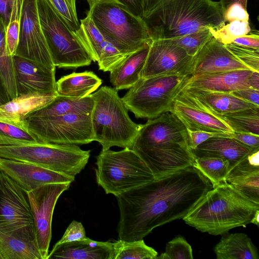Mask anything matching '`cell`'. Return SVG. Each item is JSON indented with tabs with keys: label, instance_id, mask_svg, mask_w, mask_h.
I'll use <instances>...</instances> for the list:
<instances>
[{
	"label": "cell",
	"instance_id": "obj_57",
	"mask_svg": "<svg viewBox=\"0 0 259 259\" xmlns=\"http://www.w3.org/2000/svg\"><path fill=\"white\" fill-rule=\"evenodd\" d=\"M258 217H259V210H257L256 211V212L255 213V214H254L253 218L252 219L251 223H252L256 226H258V225H259Z\"/></svg>",
	"mask_w": 259,
	"mask_h": 259
},
{
	"label": "cell",
	"instance_id": "obj_11",
	"mask_svg": "<svg viewBox=\"0 0 259 259\" xmlns=\"http://www.w3.org/2000/svg\"><path fill=\"white\" fill-rule=\"evenodd\" d=\"M28 130L40 141L59 144H87L95 141L91 114L48 117H27Z\"/></svg>",
	"mask_w": 259,
	"mask_h": 259
},
{
	"label": "cell",
	"instance_id": "obj_10",
	"mask_svg": "<svg viewBox=\"0 0 259 259\" xmlns=\"http://www.w3.org/2000/svg\"><path fill=\"white\" fill-rule=\"evenodd\" d=\"M41 30L53 63L60 68L75 69L93 61L86 49L47 0H36Z\"/></svg>",
	"mask_w": 259,
	"mask_h": 259
},
{
	"label": "cell",
	"instance_id": "obj_33",
	"mask_svg": "<svg viewBox=\"0 0 259 259\" xmlns=\"http://www.w3.org/2000/svg\"><path fill=\"white\" fill-rule=\"evenodd\" d=\"M112 244V259H156L158 255L157 251L147 246L143 239L131 241L119 239Z\"/></svg>",
	"mask_w": 259,
	"mask_h": 259
},
{
	"label": "cell",
	"instance_id": "obj_40",
	"mask_svg": "<svg viewBox=\"0 0 259 259\" xmlns=\"http://www.w3.org/2000/svg\"><path fill=\"white\" fill-rule=\"evenodd\" d=\"M53 9L74 32L79 28L80 23L76 10V0H47Z\"/></svg>",
	"mask_w": 259,
	"mask_h": 259
},
{
	"label": "cell",
	"instance_id": "obj_35",
	"mask_svg": "<svg viewBox=\"0 0 259 259\" xmlns=\"http://www.w3.org/2000/svg\"><path fill=\"white\" fill-rule=\"evenodd\" d=\"M39 142L28 131L14 123L0 120V145H21Z\"/></svg>",
	"mask_w": 259,
	"mask_h": 259
},
{
	"label": "cell",
	"instance_id": "obj_52",
	"mask_svg": "<svg viewBox=\"0 0 259 259\" xmlns=\"http://www.w3.org/2000/svg\"><path fill=\"white\" fill-rule=\"evenodd\" d=\"M15 0H0V19L7 27L14 5Z\"/></svg>",
	"mask_w": 259,
	"mask_h": 259
},
{
	"label": "cell",
	"instance_id": "obj_34",
	"mask_svg": "<svg viewBox=\"0 0 259 259\" xmlns=\"http://www.w3.org/2000/svg\"><path fill=\"white\" fill-rule=\"evenodd\" d=\"M193 166L210 181L213 188L226 182L229 171L228 161L213 157L196 158Z\"/></svg>",
	"mask_w": 259,
	"mask_h": 259
},
{
	"label": "cell",
	"instance_id": "obj_12",
	"mask_svg": "<svg viewBox=\"0 0 259 259\" xmlns=\"http://www.w3.org/2000/svg\"><path fill=\"white\" fill-rule=\"evenodd\" d=\"M0 232L35 237L27 193L1 169Z\"/></svg>",
	"mask_w": 259,
	"mask_h": 259
},
{
	"label": "cell",
	"instance_id": "obj_19",
	"mask_svg": "<svg viewBox=\"0 0 259 259\" xmlns=\"http://www.w3.org/2000/svg\"><path fill=\"white\" fill-rule=\"evenodd\" d=\"M241 69H249L212 37L193 57L192 75Z\"/></svg>",
	"mask_w": 259,
	"mask_h": 259
},
{
	"label": "cell",
	"instance_id": "obj_25",
	"mask_svg": "<svg viewBox=\"0 0 259 259\" xmlns=\"http://www.w3.org/2000/svg\"><path fill=\"white\" fill-rule=\"evenodd\" d=\"M150 43L127 55L110 71V81L116 90L129 89L142 77Z\"/></svg>",
	"mask_w": 259,
	"mask_h": 259
},
{
	"label": "cell",
	"instance_id": "obj_3",
	"mask_svg": "<svg viewBox=\"0 0 259 259\" xmlns=\"http://www.w3.org/2000/svg\"><path fill=\"white\" fill-rule=\"evenodd\" d=\"M151 40L170 39L226 24L219 2L162 0L142 19Z\"/></svg>",
	"mask_w": 259,
	"mask_h": 259
},
{
	"label": "cell",
	"instance_id": "obj_17",
	"mask_svg": "<svg viewBox=\"0 0 259 259\" xmlns=\"http://www.w3.org/2000/svg\"><path fill=\"white\" fill-rule=\"evenodd\" d=\"M0 169L11 177L26 192L52 183H70L69 176L27 162L0 157Z\"/></svg>",
	"mask_w": 259,
	"mask_h": 259
},
{
	"label": "cell",
	"instance_id": "obj_14",
	"mask_svg": "<svg viewBox=\"0 0 259 259\" xmlns=\"http://www.w3.org/2000/svg\"><path fill=\"white\" fill-rule=\"evenodd\" d=\"M15 55L56 70L43 34L36 0H23L19 38Z\"/></svg>",
	"mask_w": 259,
	"mask_h": 259
},
{
	"label": "cell",
	"instance_id": "obj_21",
	"mask_svg": "<svg viewBox=\"0 0 259 259\" xmlns=\"http://www.w3.org/2000/svg\"><path fill=\"white\" fill-rule=\"evenodd\" d=\"M57 95L36 93L18 95L0 105V120L14 123L28 131L25 119L31 113L49 104Z\"/></svg>",
	"mask_w": 259,
	"mask_h": 259
},
{
	"label": "cell",
	"instance_id": "obj_50",
	"mask_svg": "<svg viewBox=\"0 0 259 259\" xmlns=\"http://www.w3.org/2000/svg\"><path fill=\"white\" fill-rule=\"evenodd\" d=\"M231 43L259 50L258 32L237 37Z\"/></svg>",
	"mask_w": 259,
	"mask_h": 259
},
{
	"label": "cell",
	"instance_id": "obj_1",
	"mask_svg": "<svg viewBox=\"0 0 259 259\" xmlns=\"http://www.w3.org/2000/svg\"><path fill=\"white\" fill-rule=\"evenodd\" d=\"M212 189L210 181L191 166L115 196L119 239H142L154 228L183 219Z\"/></svg>",
	"mask_w": 259,
	"mask_h": 259
},
{
	"label": "cell",
	"instance_id": "obj_37",
	"mask_svg": "<svg viewBox=\"0 0 259 259\" xmlns=\"http://www.w3.org/2000/svg\"><path fill=\"white\" fill-rule=\"evenodd\" d=\"M212 37L209 28H207L183 36L164 40L179 46L189 56L194 57Z\"/></svg>",
	"mask_w": 259,
	"mask_h": 259
},
{
	"label": "cell",
	"instance_id": "obj_44",
	"mask_svg": "<svg viewBox=\"0 0 259 259\" xmlns=\"http://www.w3.org/2000/svg\"><path fill=\"white\" fill-rule=\"evenodd\" d=\"M259 171V149L255 150L231 169L226 179Z\"/></svg>",
	"mask_w": 259,
	"mask_h": 259
},
{
	"label": "cell",
	"instance_id": "obj_27",
	"mask_svg": "<svg viewBox=\"0 0 259 259\" xmlns=\"http://www.w3.org/2000/svg\"><path fill=\"white\" fill-rule=\"evenodd\" d=\"M102 83L101 79L92 71L73 72L56 81V91L61 96L82 98L96 91Z\"/></svg>",
	"mask_w": 259,
	"mask_h": 259
},
{
	"label": "cell",
	"instance_id": "obj_38",
	"mask_svg": "<svg viewBox=\"0 0 259 259\" xmlns=\"http://www.w3.org/2000/svg\"><path fill=\"white\" fill-rule=\"evenodd\" d=\"M209 30L213 37L227 45L232 42L237 37L248 34L251 31V28L248 21L234 20L220 29L209 28Z\"/></svg>",
	"mask_w": 259,
	"mask_h": 259
},
{
	"label": "cell",
	"instance_id": "obj_20",
	"mask_svg": "<svg viewBox=\"0 0 259 259\" xmlns=\"http://www.w3.org/2000/svg\"><path fill=\"white\" fill-rule=\"evenodd\" d=\"M253 71L241 69L192 75L184 89L232 93L250 88L249 80Z\"/></svg>",
	"mask_w": 259,
	"mask_h": 259
},
{
	"label": "cell",
	"instance_id": "obj_31",
	"mask_svg": "<svg viewBox=\"0 0 259 259\" xmlns=\"http://www.w3.org/2000/svg\"><path fill=\"white\" fill-rule=\"evenodd\" d=\"M74 33L90 55L93 61L97 62L107 40L89 14L80 20L79 28Z\"/></svg>",
	"mask_w": 259,
	"mask_h": 259
},
{
	"label": "cell",
	"instance_id": "obj_16",
	"mask_svg": "<svg viewBox=\"0 0 259 259\" xmlns=\"http://www.w3.org/2000/svg\"><path fill=\"white\" fill-rule=\"evenodd\" d=\"M169 112L174 114L187 130L215 133H234L221 116L214 114L182 90Z\"/></svg>",
	"mask_w": 259,
	"mask_h": 259
},
{
	"label": "cell",
	"instance_id": "obj_59",
	"mask_svg": "<svg viewBox=\"0 0 259 259\" xmlns=\"http://www.w3.org/2000/svg\"><path fill=\"white\" fill-rule=\"evenodd\" d=\"M0 259H2V257L1 255H0Z\"/></svg>",
	"mask_w": 259,
	"mask_h": 259
},
{
	"label": "cell",
	"instance_id": "obj_29",
	"mask_svg": "<svg viewBox=\"0 0 259 259\" xmlns=\"http://www.w3.org/2000/svg\"><path fill=\"white\" fill-rule=\"evenodd\" d=\"M94 100L91 94L82 98L57 95L44 107L31 113L28 117H48L69 114H91Z\"/></svg>",
	"mask_w": 259,
	"mask_h": 259
},
{
	"label": "cell",
	"instance_id": "obj_55",
	"mask_svg": "<svg viewBox=\"0 0 259 259\" xmlns=\"http://www.w3.org/2000/svg\"><path fill=\"white\" fill-rule=\"evenodd\" d=\"M249 87L259 90V72L253 71L249 80Z\"/></svg>",
	"mask_w": 259,
	"mask_h": 259
},
{
	"label": "cell",
	"instance_id": "obj_22",
	"mask_svg": "<svg viewBox=\"0 0 259 259\" xmlns=\"http://www.w3.org/2000/svg\"><path fill=\"white\" fill-rule=\"evenodd\" d=\"M191 150L196 158L213 157L228 161L230 170L257 149L246 147L234 138L217 137L210 138Z\"/></svg>",
	"mask_w": 259,
	"mask_h": 259
},
{
	"label": "cell",
	"instance_id": "obj_46",
	"mask_svg": "<svg viewBox=\"0 0 259 259\" xmlns=\"http://www.w3.org/2000/svg\"><path fill=\"white\" fill-rule=\"evenodd\" d=\"M89 238L85 236V229L80 222L73 221L68 226L62 238L56 243L84 241Z\"/></svg>",
	"mask_w": 259,
	"mask_h": 259
},
{
	"label": "cell",
	"instance_id": "obj_36",
	"mask_svg": "<svg viewBox=\"0 0 259 259\" xmlns=\"http://www.w3.org/2000/svg\"><path fill=\"white\" fill-rule=\"evenodd\" d=\"M226 182L247 199L259 205V171L228 179Z\"/></svg>",
	"mask_w": 259,
	"mask_h": 259
},
{
	"label": "cell",
	"instance_id": "obj_26",
	"mask_svg": "<svg viewBox=\"0 0 259 259\" xmlns=\"http://www.w3.org/2000/svg\"><path fill=\"white\" fill-rule=\"evenodd\" d=\"M222 235L213 248L217 259H259L257 249L247 234L226 232Z\"/></svg>",
	"mask_w": 259,
	"mask_h": 259
},
{
	"label": "cell",
	"instance_id": "obj_5",
	"mask_svg": "<svg viewBox=\"0 0 259 259\" xmlns=\"http://www.w3.org/2000/svg\"><path fill=\"white\" fill-rule=\"evenodd\" d=\"M91 95L94 100L91 113L93 132L102 150L113 146L131 149L142 124L130 118L118 91L103 86Z\"/></svg>",
	"mask_w": 259,
	"mask_h": 259
},
{
	"label": "cell",
	"instance_id": "obj_13",
	"mask_svg": "<svg viewBox=\"0 0 259 259\" xmlns=\"http://www.w3.org/2000/svg\"><path fill=\"white\" fill-rule=\"evenodd\" d=\"M70 183H52L26 192L33 218L35 238L42 259H47L52 238V221L57 201Z\"/></svg>",
	"mask_w": 259,
	"mask_h": 259
},
{
	"label": "cell",
	"instance_id": "obj_54",
	"mask_svg": "<svg viewBox=\"0 0 259 259\" xmlns=\"http://www.w3.org/2000/svg\"><path fill=\"white\" fill-rule=\"evenodd\" d=\"M162 0H144L143 18L148 15Z\"/></svg>",
	"mask_w": 259,
	"mask_h": 259
},
{
	"label": "cell",
	"instance_id": "obj_23",
	"mask_svg": "<svg viewBox=\"0 0 259 259\" xmlns=\"http://www.w3.org/2000/svg\"><path fill=\"white\" fill-rule=\"evenodd\" d=\"M112 243L93 240L55 244L49 253L47 259H112Z\"/></svg>",
	"mask_w": 259,
	"mask_h": 259
},
{
	"label": "cell",
	"instance_id": "obj_49",
	"mask_svg": "<svg viewBox=\"0 0 259 259\" xmlns=\"http://www.w3.org/2000/svg\"><path fill=\"white\" fill-rule=\"evenodd\" d=\"M233 138L251 149H259V135H258L234 133Z\"/></svg>",
	"mask_w": 259,
	"mask_h": 259
},
{
	"label": "cell",
	"instance_id": "obj_8",
	"mask_svg": "<svg viewBox=\"0 0 259 259\" xmlns=\"http://www.w3.org/2000/svg\"><path fill=\"white\" fill-rule=\"evenodd\" d=\"M96 159V181L106 194L116 196L155 180L145 162L131 148L102 150Z\"/></svg>",
	"mask_w": 259,
	"mask_h": 259
},
{
	"label": "cell",
	"instance_id": "obj_58",
	"mask_svg": "<svg viewBox=\"0 0 259 259\" xmlns=\"http://www.w3.org/2000/svg\"><path fill=\"white\" fill-rule=\"evenodd\" d=\"M100 1H102V0H87V1L88 2L89 5H90V4H91L92 3H95V2H97ZM115 1H118L117 0H115Z\"/></svg>",
	"mask_w": 259,
	"mask_h": 259
},
{
	"label": "cell",
	"instance_id": "obj_2",
	"mask_svg": "<svg viewBox=\"0 0 259 259\" xmlns=\"http://www.w3.org/2000/svg\"><path fill=\"white\" fill-rule=\"evenodd\" d=\"M131 149L155 180L193 166L196 159L189 146L187 129L169 111L142 124Z\"/></svg>",
	"mask_w": 259,
	"mask_h": 259
},
{
	"label": "cell",
	"instance_id": "obj_51",
	"mask_svg": "<svg viewBox=\"0 0 259 259\" xmlns=\"http://www.w3.org/2000/svg\"><path fill=\"white\" fill-rule=\"evenodd\" d=\"M136 16L143 19L144 0H117Z\"/></svg>",
	"mask_w": 259,
	"mask_h": 259
},
{
	"label": "cell",
	"instance_id": "obj_9",
	"mask_svg": "<svg viewBox=\"0 0 259 259\" xmlns=\"http://www.w3.org/2000/svg\"><path fill=\"white\" fill-rule=\"evenodd\" d=\"M91 150L77 145L39 142L21 145H0V157L31 163L75 177L88 162Z\"/></svg>",
	"mask_w": 259,
	"mask_h": 259
},
{
	"label": "cell",
	"instance_id": "obj_30",
	"mask_svg": "<svg viewBox=\"0 0 259 259\" xmlns=\"http://www.w3.org/2000/svg\"><path fill=\"white\" fill-rule=\"evenodd\" d=\"M0 78L9 101L18 96L13 58L8 52L6 27L0 19Z\"/></svg>",
	"mask_w": 259,
	"mask_h": 259
},
{
	"label": "cell",
	"instance_id": "obj_15",
	"mask_svg": "<svg viewBox=\"0 0 259 259\" xmlns=\"http://www.w3.org/2000/svg\"><path fill=\"white\" fill-rule=\"evenodd\" d=\"M193 57L166 40H152L142 77L160 75L192 74Z\"/></svg>",
	"mask_w": 259,
	"mask_h": 259
},
{
	"label": "cell",
	"instance_id": "obj_6",
	"mask_svg": "<svg viewBox=\"0 0 259 259\" xmlns=\"http://www.w3.org/2000/svg\"><path fill=\"white\" fill-rule=\"evenodd\" d=\"M90 5L88 13L104 36L127 56L151 42L143 20L115 0H102Z\"/></svg>",
	"mask_w": 259,
	"mask_h": 259
},
{
	"label": "cell",
	"instance_id": "obj_53",
	"mask_svg": "<svg viewBox=\"0 0 259 259\" xmlns=\"http://www.w3.org/2000/svg\"><path fill=\"white\" fill-rule=\"evenodd\" d=\"M219 3L224 13L231 5L234 3H239L244 9H247V0H220Z\"/></svg>",
	"mask_w": 259,
	"mask_h": 259
},
{
	"label": "cell",
	"instance_id": "obj_32",
	"mask_svg": "<svg viewBox=\"0 0 259 259\" xmlns=\"http://www.w3.org/2000/svg\"><path fill=\"white\" fill-rule=\"evenodd\" d=\"M236 133L259 135V106L221 116Z\"/></svg>",
	"mask_w": 259,
	"mask_h": 259
},
{
	"label": "cell",
	"instance_id": "obj_18",
	"mask_svg": "<svg viewBox=\"0 0 259 259\" xmlns=\"http://www.w3.org/2000/svg\"><path fill=\"white\" fill-rule=\"evenodd\" d=\"M13 58L18 96L35 93L58 95L56 70L16 55Z\"/></svg>",
	"mask_w": 259,
	"mask_h": 259
},
{
	"label": "cell",
	"instance_id": "obj_42",
	"mask_svg": "<svg viewBox=\"0 0 259 259\" xmlns=\"http://www.w3.org/2000/svg\"><path fill=\"white\" fill-rule=\"evenodd\" d=\"M225 45L228 50L249 69L259 72V50L234 43Z\"/></svg>",
	"mask_w": 259,
	"mask_h": 259
},
{
	"label": "cell",
	"instance_id": "obj_7",
	"mask_svg": "<svg viewBox=\"0 0 259 259\" xmlns=\"http://www.w3.org/2000/svg\"><path fill=\"white\" fill-rule=\"evenodd\" d=\"M191 75H160L141 77L121 99L137 118H155L170 111L177 96Z\"/></svg>",
	"mask_w": 259,
	"mask_h": 259
},
{
	"label": "cell",
	"instance_id": "obj_41",
	"mask_svg": "<svg viewBox=\"0 0 259 259\" xmlns=\"http://www.w3.org/2000/svg\"><path fill=\"white\" fill-rule=\"evenodd\" d=\"M191 245L181 235L175 236L169 241L165 247V252L156 258L158 259H192Z\"/></svg>",
	"mask_w": 259,
	"mask_h": 259
},
{
	"label": "cell",
	"instance_id": "obj_56",
	"mask_svg": "<svg viewBox=\"0 0 259 259\" xmlns=\"http://www.w3.org/2000/svg\"><path fill=\"white\" fill-rule=\"evenodd\" d=\"M8 101L9 100L3 87L0 78V105L3 104Z\"/></svg>",
	"mask_w": 259,
	"mask_h": 259
},
{
	"label": "cell",
	"instance_id": "obj_47",
	"mask_svg": "<svg viewBox=\"0 0 259 259\" xmlns=\"http://www.w3.org/2000/svg\"><path fill=\"white\" fill-rule=\"evenodd\" d=\"M224 17L225 21L229 22L234 20H249V14L247 9H244L239 3L231 5L224 13Z\"/></svg>",
	"mask_w": 259,
	"mask_h": 259
},
{
	"label": "cell",
	"instance_id": "obj_48",
	"mask_svg": "<svg viewBox=\"0 0 259 259\" xmlns=\"http://www.w3.org/2000/svg\"><path fill=\"white\" fill-rule=\"evenodd\" d=\"M231 93L241 99L259 106V90L248 88Z\"/></svg>",
	"mask_w": 259,
	"mask_h": 259
},
{
	"label": "cell",
	"instance_id": "obj_28",
	"mask_svg": "<svg viewBox=\"0 0 259 259\" xmlns=\"http://www.w3.org/2000/svg\"><path fill=\"white\" fill-rule=\"evenodd\" d=\"M2 259H42L35 237L0 232Z\"/></svg>",
	"mask_w": 259,
	"mask_h": 259
},
{
	"label": "cell",
	"instance_id": "obj_24",
	"mask_svg": "<svg viewBox=\"0 0 259 259\" xmlns=\"http://www.w3.org/2000/svg\"><path fill=\"white\" fill-rule=\"evenodd\" d=\"M182 90L191 96L204 108L218 116L258 107L237 97L231 93L210 92L191 88Z\"/></svg>",
	"mask_w": 259,
	"mask_h": 259
},
{
	"label": "cell",
	"instance_id": "obj_43",
	"mask_svg": "<svg viewBox=\"0 0 259 259\" xmlns=\"http://www.w3.org/2000/svg\"><path fill=\"white\" fill-rule=\"evenodd\" d=\"M126 56L107 41L97 62L99 69L104 72H110L119 65Z\"/></svg>",
	"mask_w": 259,
	"mask_h": 259
},
{
	"label": "cell",
	"instance_id": "obj_4",
	"mask_svg": "<svg viewBox=\"0 0 259 259\" xmlns=\"http://www.w3.org/2000/svg\"><path fill=\"white\" fill-rule=\"evenodd\" d=\"M258 210L259 205L225 182L209 190L183 219L200 232L218 235L245 227Z\"/></svg>",
	"mask_w": 259,
	"mask_h": 259
},
{
	"label": "cell",
	"instance_id": "obj_45",
	"mask_svg": "<svg viewBox=\"0 0 259 259\" xmlns=\"http://www.w3.org/2000/svg\"><path fill=\"white\" fill-rule=\"evenodd\" d=\"M189 146L191 149L196 148L198 145L212 138H233L234 133H215L204 131H193L187 130Z\"/></svg>",
	"mask_w": 259,
	"mask_h": 259
},
{
	"label": "cell",
	"instance_id": "obj_39",
	"mask_svg": "<svg viewBox=\"0 0 259 259\" xmlns=\"http://www.w3.org/2000/svg\"><path fill=\"white\" fill-rule=\"evenodd\" d=\"M23 0H15L10 21L6 28L7 46L9 55H15L18 42Z\"/></svg>",
	"mask_w": 259,
	"mask_h": 259
}]
</instances>
